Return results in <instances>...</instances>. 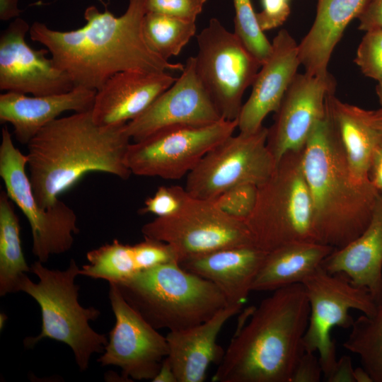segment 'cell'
I'll list each match as a JSON object with an SVG mask.
<instances>
[{
	"mask_svg": "<svg viewBox=\"0 0 382 382\" xmlns=\"http://www.w3.org/2000/svg\"><path fill=\"white\" fill-rule=\"evenodd\" d=\"M145 0H129L125 12L116 17L88 6L80 28L62 31L35 21L30 39L44 46L55 64L75 86L98 91L117 73L182 71L184 64L172 63L151 50L143 34Z\"/></svg>",
	"mask_w": 382,
	"mask_h": 382,
	"instance_id": "1",
	"label": "cell"
},
{
	"mask_svg": "<svg viewBox=\"0 0 382 382\" xmlns=\"http://www.w3.org/2000/svg\"><path fill=\"white\" fill-rule=\"evenodd\" d=\"M126 125H99L88 110L59 117L44 127L28 143L26 154L39 206L52 207L59 195L91 172L128 179L132 173L125 156L131 138Z\"/></svg>",
	"mask_w": 382,
	"mask_h": 382,
	"instance_id": "2",
	"label": "cell"
},
{
	"mask_svg": "<svg viewBox=\"0 0 382 382\" xmlns=\"http://www.w3.org/2000/svg\"><path fill=\"white\" fill-rule=\"evenodd\" d=\"M310 313L301 283L273 291L252 312L225 351L214 382H291L305 349Z\"/></svg>",
	"mask_w": 382,
	"mask_h": 382,
	"instance_id": "3",
	"label": "cell"
},
{
	"mask_svg": "<svg viewBox=\"0 0 382 382\" xmlns=\"http://www.w3.org/2000/svg\"><path fill=\"white\" fill-rule=\"evenodd\" d=\"M302 164L318 242L341 248L368 226L379 194L352 173L327 105L303 149Z\"/></svg>",
	"mask_w": 382,
	"mask_h": 382,
	"instance_id": "4",
	"label": "cell"
},
{
	"mask_svg": "<svg viewBox=\"0 0 382 382\" xmlns=\"http://www.w3.org/2000/svg\"><path fill=\"white\" fill-rule=\"evenodd\" d=\"M115 284L125 301L156 330L186 329L228 306L214 284L177 262L139 272Z\"/></svg>",
	"mask_w": 382,
	"mask_h": 382,
	"instance_id": "5",
	"label": "cell"
},
{
	"mask_svg": "<svg viewBox=\"0 0 382 382\" xmlns=\"http://www.w3.org/2000/svg\"><path fill=\"white\" fill-rule=\"evenodd\" d=\"M79 271L74 259L65 270L48 269L37 260L31 265L30 272L39 282H33L25 274L18 291L33 297L42 314L41 332L36 337L25 339V346L33 347L46 337L63 342L71 349L79 369L83 371L88 368L93 354L104 352L108 340L89 325L100 311L93 307L83 308L79 302V287L75 279Z\"/></svg>",
	"mask_w": 382,
	"mask_h": 382,
	"instance_id": "6",
	"label": "cell"
},
{
	"mask_svg": "<svg viewBox=\"0 0 382 382\" xmlns=\"http://www.w3.org/2000/svg\"><path fill=\"white\" fill-rule=\"evenodd\" d=\"M302 152L289 151L277 162L272 175L257 185L255 207L245 220L254 245L266 253L291 243L318 242Z\"/></svg>",
	"mask_w": 382,
	"mask_h": 382,
	"instance_id": "7",
	"label": "cell"
},
{
	"mask_svg": "<svg viewBox=\"0 0 382 382\" xmlns=\"http://www.w3.org/2000/svg\"><path fill=\"white\" fill-rule=\"evenodd\" d=\"M196 72L221 117L238 118L245 90L252 86L261 62L233 32L216 18L197 35Z\"/></svg>",
	"mask_w": 382,
	"mask_h": 382,
	"instance_id": "8",
	"label": "cell"
},
{
	"mask_svg": "<svg viewBox=\"0 0 382 382\" xmlns=\"http://www.w3.org/2000/svg\"><path fill=\"white\" fill-rule=\"evenodd\" d=\"M141 233L170 245L179 264L213 251L254 245L244 221L225 213L213 199L191 195L178 212L146 223Z\"/></svg>",
	"mask_w": 382,
	"mask_h": 382,
	"instance_id": "9",
	"label": "cell"
},
{
	"mask_svg": "<svg viewBox=\"0 0 382 382\" xmlns=\"http://www.w3.org/2000/svg\"><path fill=\"white\" fill-rule=\"evenodd\" d=\"M28 156L13 142L6 127L1 130L0 176L6 192L23 214L31 228L33 255L42 263L52 255L69 250L74 235L79 233L74 211L59 199L48 209H42L35 197L26 173Z\"/></svg>",
	"mask_w": 382,
	"mask_h": 382,
	"instance_id": "10",
	"label": "cell"
},
{
	"mask_svg": "<svg viewBox=\"0 0 382 382\" xmlns=\"http://www.w3.org/2000/svg\"><path fill=\"white\" fill-rule=\"evenodd\" d=\"M238 119L203 126H179L158 131L129 145L125 163L139 176L179 180L211 149L233 134Z\"/></svg>",
	"mask_w": 382,
	"mask_h": 382,
	"instance_id": "11",
	"label": "cell"
},
{
	"mask_svg": "<svg viewBox=\"0 0 382 382\" xmlns=\"http://www.w3.org/2000/svg\"><path fill=\"white\" fill-rule=\"evenodd\" d=\"M267 134L268 128L262 126L226 138L187 175L185 190L193 197L214 199L233 187L265 182L277 165L267 145Z\"/></svg>",
	"mask_w": 382,
	"mask_h": 382,
	"instance_id": "12",
	"label": "cell"
},
{
	"mask_svg": "<svg viewBox=\"0 0 382 382\" xmlns=\"http://www.w3.org/2000/svg\"><path fill=\"white\" fill-rule=\"evenodd\" d=\"M302 284L308 298L310 313L303 339L306 352H318L326 379L336 364L335 345L330 337L334 327L349 328L356 309L364 315L374 314L377 305L370 293L352 284L342 274H331L322 267L308 276Z\"/></svg>",
	"mask_w": 382,
	"mask_h": 382,
	"instance_id": "13",
	"label": "cell"
},
{
	"mask_svg": "<svg viewBox=\"0 0 382 382\" xmlns=\"http://www.w3.org/2000/svg\"><path fill=\"white\" fill-rule=\"evenodd\" d=\"M109 284V298L115 323L109 333L104 353L98 361L102 366L120 367L122 381H152L168 354L166 337L125 301L115 284Z\"/></svg>",
	"mask_w": 382,
	"mask_h": 382,
	"instance_id": "14",
	"label": "cell"
},
{
	"mask_svg": "<svg viewBox=\"0 0 382 382\" xmlns=\"http://www.w3.org/2000/svg\"><path fill=\"white\" fill-rule=\"evenodd\" d=\"M28 22L13 19L0 35V89L32 96L66 93L76 87L45 47L35 50L27 43Z\"/></svg>",
	"mask_w": 382,
	"mask_h": 382,
	"instance_id": "15",
	"label": "cell"
},
{
	"mask_svg": "<svg viewBox=\"0 0 382 382\" xmlns=\"http://www.w3.org/2000/svg\"><path fill=\"white\" fill-rule=\"evenodd\" d=\"M222 119L196 72L195 57H190L176 81L126 127L134 142L163 129L208 125Z\"/></svg>",
	"mask_w": 382,
	"mask_h": 382,
	"instance_id": "16",
	"label": "cell"
},
{
	"mask_svg": "<svg viewBox=\"0 0 382 382\" xmlns=\"http://www.w3.org/2000/svg\"><path fill=\"white\" fill-rule=\"evenodd\" d=\"M335 87L330 73L296 74L268 128L267 145L276 162L289 151L303 150L313 128L325 115L327 97Z\"/></svg>",
	"mask_w": 382,
	"mask_h": 382,
	"instance_id": "17",
	"label": "cell"
},
{
	"mask_svg": "<svg viewBox=\"0 0 382 382\" xmlns=\"http://www.w3.org/2000/svg\"><path fill=\"white\" fill-rule=\"evenodd\" d=\"M301 65L299 43L288 30H280L272 40L269 57L256 75L248 99L243 104L238 118L240 132L257 131L267 115L277 112Z\"/></svg>",
	"mask_w": 382,
	"mask_h": 382,
	"instance_id": "18",
	"label": "cell"
},
{
	"mask_svg": "<svg viewBox=\"0 0 382 382\" xmlns=\"http://www.w3.org/2000/svg\"><path fill=\"white\" fill-rule=\"evenodd\" d=\"M176 79L168 71L117 73L96 91L93 120L102 126L127 124L145 111Z\"/></svg>",
	"mask_w": 382,
	"mask_h": 382,
	"instance_id": "19",
	"label": "cell"
},
{
	"mask_svg": "<svg viewBox=\"0 0 382 382\" xmlns=\"http://www.w3.org/2000/svg\"><path fill=\"white\" fill-rule=\"evenodd\" d=\"M96 91L76 86L70 91L32 96L6 91L0 95V120L13 128L18 141L28 143L47 125L66 111L91 110Z\"/></svg>",
	"mask_w": 382,
	"mask_h": 382,
	"instance_id": "20",
	"label": "cell"
},
{
	"mask_svg": "<svg viewBox=\"0 0 382 382\" xmlns=\"http://www.w3.org/2000/svg\"><path fill=\"white\" fill-rule=\"evenodd\" d=\"M243 306L228 305L195 326L169 331L166 336L169 359L178 382H203L212 363L220 364L225 351L216 343L224 324Z\"/></svg>",
	"mask_w": 382,
	"mask_h": 382,
	"instance_id": "21",
	"label": "cell"
},
{
	"mask_svg": "<svg viewBox=\"0 0 382 382\" xmlns=\"http://www.w3.org/2000/svg\"><path fill=\"white\" fill-rule=\"evenodd\" d=\"M266 255L255 245H248L192 257L180 265L214 284L228 305L243 306Z\"/></svg>",
	"mask_w": 382,
	"mask_h": 382,
	"instance_id": "22",
	"label": "cell"
},
{
	"mask_svg": "<svg viewBox=\"0 0 382 382\" xmlns=\"http://www.w3.org/2000/svg\"><path fill=\"white\" fill-rule=\"evenodd\" d=\"M321 267L342 274L354 285L366 289L376 305L382 303V197L378 195L371 221L357 238L335 249Z\"/></svg>",
	"mask_w": 382,
	"mask_h": 382,
	"instance_id": "23",
	"label": "cell"
},
{
	"mask_svg": "<svg viewBox=\"0 0 382 382\" xmlns=\"http://www.w3.org/2000/svg\"><path fill=\"white\" fill-rule=\"evenodd\" d=\"M370 0H318L314 21L301 42L299 57L305 72L329 73L332 54L348 24L358 18Z\"/></svg>",
	"mask_w": 382,
	"mask_h": 382,
	"instance_id": "24",
	"label": "cell"
},
{
	"mask_svg": "<svg viewBox=\"0 0 382 382\" xmlns=\"http://www.w3.org/2000/svg\"><path fill=\"white\" fill-rule=\"evenodd\" d=\"M326 105L352 173L359 181L369 180L372 156L382 143V129L372 110L342 102L334 93Z\"/></svg>",
	"mask_w": 382,
	"mask_h": 382,
	"instance_id": "25",
	"label": "cell"
},
{
	"mask_svg": "<svg viewBox=\"0 0 382 382\" xmlns=\"http://www.w3.org/2000/svg\"><path fill=\"white\" fill-rule=\"evenodd\" d=\"M335 250L318 242L286 245L267 253L252 291H275L302 282L321 267Z\"/></svg>",
	"mask_w": 382,
	"mask_h": 382,
	"instance_id": "26",
	"label": "cell"
},
{
	"mask_svg": "<svg viewBox=\"0 0 382 382\" xmlns=\"http://www.w3.org/2000/svg\"><path fill=\"white\" fill-rule=\"evenodd\" d=\"M12 200L6 191L0 194V296L17 292L21 279L30 267L21 246V227Z\"/></svg>",
	"mask_w": 382,
	"mask_h": 382,
	"instance_id": "27",
	"label": "cell"
},
{
	"mask_svg": "<svg viewBox=\"0 0 382 382\" xmlns=\"http://www.w3.org/2000/svg\"><path fill=\"white\" fill-rule=\"evenodd\" d=\"M343 347L357 354L373 382H382V303L372 315L354 320Z\"/></svg>",
	"mask_w": 382,
	"mask_h": 382,
	"instance_id": "28",
	"label": "cell"
},
{
	"mask_svg": "<svg viewBox=\"0 0 382 382\" xmlns=\"http://www.w3.org/2000/svg\"><path fill=\"white\" fill-rule=\"evenodd\" d=\"M88 264L80 269L79 274L102 279L117 284L140 272L135 259L134 245L117 239L86 254Z\"/></svg>",
	"mask_w": 382,
	"mask_h": 382,
	"instance_id": "29",
	"label": "cell"
},
{
	"mask_svg": "<svg viewBox=\"0 0 382 382\" xmlns=\"http://www.w3.org/2000/svg\"><path fill=\"white\" fill-rule=\"evenodd\" d=\"M196 30L194 22L155 13H146L143 21L146 42L152 51L167 61L180 53Z\"/></svg>",
	"mask_w": 382,
	"mask_h": 382,
	"instance_id": "30",
	"label": "cell"
},
{
	"mask_svg": "<svg viewBox=\"0 0 382 382\" xmlns=\"http://www.w3.org/2000/svg\"><path fill=\"white\" fill-rule=\"evenodd\" d=\"M235 17L233 33L262 64L272 50L270 42L260 28L251 0H233Z\"/></svg>",
	"mask_w": 382,
	"mask_h": 382,
	"instance_id": "31",
	"label": "cell"
},
{
	"mask_svg": "<svg viewBox=\"0 0 382 382\" xmlns=\"http://www.w3.org/2000/svg\"><path fill=\"white\" fill-rule=\"evenodd\" d=\"M257 194V185L246 183L225 191L213 200L225 213L245 221L255 207Z\"/></svg>",
	"mask_w": 382,
	"mask_h": 382,
	"instance_id": "32",
	"label": "cell"
},
{
	"mask_svg": "<svg viewBox=\"0 0 382 382\" xmlns=\"http://www.w3.org/2000/svg\"><path fill=\"white\" fill-rule=\"evenodd\" d=\"M354 62L366 77H382V29L365 32L357 50Z\"/></svg>",
	"mask_w": 382,
	"mask_h": 382,
	"instance_id": "33",
	"label": "cell"
},
{
	"mask_svg": "<svg viewBox=\"0 0 382 382\" xmlns=\"http://www.w3.org/2000/svg\"><path fill=\"white\" fill-rule=\"evenodd\" d=\"M190 196L181 186H161L153 196L145 200L144 207L139 210V213H151L157 217L170 216L181 209Z\"/></svg>",
	"mask_w": 382,
	"mask_h": 382,
	"instance_id": "34",
	"label": "cell"
},
{
	"mask_svg": "<svg viewBox=\"0 0 382 382\" xmlns=\"http://www.w3.org/2000/svg\"><path fill=\"white\" fill-rule=\"evenodd\" d=\"M135 259L139 271L156 266L178 262L173 248L163 241L144 237V240L134 245Z\"/></svg>",
	"mask_w": 382,
	"mask_h": 382,
	"instance_id": "35",
	"label": "cell"
},
{
	"mask_svg": "<svg viewBox=\"0 0 382 382\" xmlns=\"http://www.w3.org/2000/svg\"><path fill=\"white\" fill-rule=\"evenodd\" d=\"M207 0H145L146 13L196 22Z\"/></svg>",
	"mask_w": 382,
	"mask_h": 382,
	"instance_id": "36",
	"label": "cell"
},
{
	"mask_svg": "<svg viewBox=\"0 0 382 382\" xmlns=\"http://www.w3.org/2000/svg\"><path fill=\"white\" fill-rule=\"evenodd\" d=\"M290 0H261L262 10L256 13L261 30L265 32L282 25L290 14Z\"/></svg>",
	"mask_w": 382,
	"mask_h": 382,
	"instance_id": "37",
	"label": "cell"
},
{
	"mask_svg": "<svg viewBox=\"0 0 382 382\" xmlns=\"http://www.w3.org/2000/svg\"><path fill=\"white\" fill-rule=\"evenodd\" d=\"M323 375L319 357L305 351L299 360L291 382H318Z\"/></svg>",
	"mask_w": 382,
	"mask_h": 382,
	"instance_id": "38",
	"label": "cell"
},
{
	"mask_svg": "<svg viewBox=\"0 0 382 382\" xmlns=\"http://www.w3.org/2000/svg\"><path fill=\"white\" fill-rule=\"evenodd\" d=\"M357 19L360 30L382 29V0H370Z\"/></svg>",
	"mask_w": 382,
	"mask_h": 382,
	"instance_id": "39",
	"label": "cell"
},
{
	"mask_svg": "<svg viewBox=\"0 0 382 382\" xmlns=\"http://www.w3.org/2000/svg\"><path fill=\"white\" fill-rule=\"evenodd\" d=\"M354 369L352 359L348 355H343L340 358L326 378L328 382H355L354 378Z\"/></svg>",
	"mask_w": 382,
	"mask_h": 382,
	"instance_id": "40",
	"label": "cell"
},
{
	"mask_svg": "<svg viewBox=\"0 0 382 382\" xmlns=\"http://www.w3.org/2000/svg\"><path fill=\"white\" fill-rule=\"evenodd\" d=\"M369 179L382 197V143L375 150L372 156L369 170Z\"/></svg>",
	"mask_w": 382,
	"mask_h": 382,
	"instance_id": "41",
	"label": "cell"
},
{
	"mask_svg": "<svg viewBox=\"0 0 382 382\" xmlns=\"http://www.w3.org/2000/svg\"><path fill=\"white\" fill-rule=\"evenodd\" d=\"M21 10L18 7V0H0V19L3 21L18 18Z\"/></svg>",
	"mask_w": 382,
	"mask_h": 382,
	"instance_id": "42",
	"label": "cell"
},
{
	"mask_svg": "<svg viewBox=\"0 0 382 382\" xmlns=\"http://www.w3.org/2000/svg\"><path fill=\"white\" fill-rule=\"evenodd\" d=\"M153 382H178L176 376L168 357H166Z\"/></svg>",
	"mask_w": 382,
	"mask_h": 382,
	"instance_id": "43",
	"label": "cell"
},
{
	"mask_svg": "<svg viewBox=\"0 0 382 382\" xmlns=\"http://www.w3.org/2000/svg\"><path fill=\"white\" fill-rule=\"evenodd\" d=\"M353 375L355 382H373L370 374L363 366L354 368Z\"/></svg>",
	"mask_w": 382,
	"mask_h": 382,
	"instance_id": "44",
	"label": "cell"
},
{
	"mask_svg": "<svg viewBox=\"0 0 382 382\" xmlns=\"http://www.w3.org/2000/svg\"><path fill=\"white\" fill-rule=\"evenodd\" d=\"M372 113L376 122L382 129V107L376 110H372Z\"/></svg>",
	"mask_w": 382,
	"mask_h": 382,
	"instance_id": "45",
	"label": "cell"
},
{
	"mask_svg": "<svg viewBox=\"0 0 382 382\" xmlns=\"http://www.w3.org/2000/svg\"><path fill=\"white\" fill-rule=\"evenodd\" d=\"M376 92L378 96V102L381 105V107H382V77L378 81H377Z\"/></svg>",
	"mask_w": 382,
	"mask_h": 382,
	"instance_id": "46",
	"label": "cell"
},
{
	"mask_svg": "<svg viewBox=\"0 0 382 382\" xmlns=\"http://www.w3.org/2000/svg\"><path fill=\"white\" fill-rule=\"evenodd\" d=\"M7 319V316L4 313H1L0 315V328L1 330L4 328L5 321Z\"/></svg>",
	"mask_w": 382,
	"mask_h": 382,
	"instance_id": "47",
	"label": "cell"
}]
</instances>
